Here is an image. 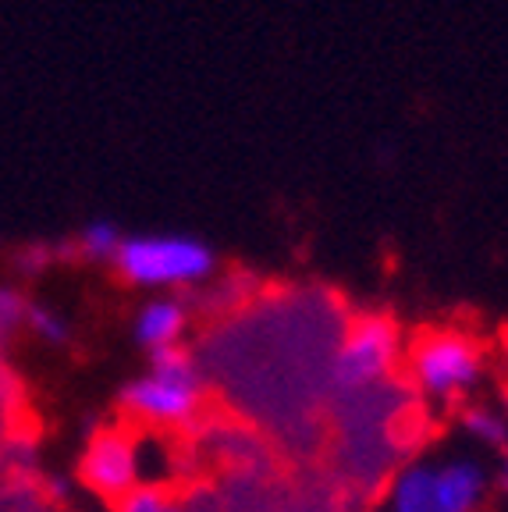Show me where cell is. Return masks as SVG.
<instances>
[{"label":"cell","instance_id":"6","mask_svg":"<svg viewBox=\"0 0 508 512\" xmlns=\"http://www.w3.org/2000/svg\"><path fill=\"white\" fill-rule=\"evenodd\" d=\"M146 434L132 424L100 427L79 459V484L100 502L118 505L143 484H157L146 459Z\"/></svg>","mask_w":508,"mask_h":512},{"label":"cell","instance_id":"8","mask_svg":"<svg viewBox=\"0 0 508 512\" xmlns=\"http://www.w3.org/2000/svg\"><path fill=\"white\" fill-rule=\"evenodd\" d=\"M455 424L473 448H484L498 459L508 452V409L498 402L469 399L466 406L455 409Z\"/></svg>","mask_w":508,"mask_h":512},{"label":"cell","instance_id":"1","mask_svg":"<svg viewBox=\"0 0 508 512\" xmlns=\"http://www.w3.org/2000/svg\"><path fill=\"white\" fill-rule=\"evenodd\" d=\"M498 488L494 470L466 448H423L377 495L384 512H484Z\"/></svg>","mask_w":508,"mask_h":512},{"label":"cell","instance_id":"5","mask_svg":"<svg viewBox=\"0 0 508 512\" xmlns=\"http://www.w3.org/2000/svg\"><path fill=\"white\" fill-rule=\"evenodd\" d=\"M114 267L128 285L175 296L185 288L207 285L217 271V256L207 242L189 235H128L114 256Z\"/></svg>","mask_w":508,"mask_h":512},{"label":"cell","instance_id":"14","mask_svg":"<svg viewBox=\"0 0 508 512\" xmlns=\"http://www.w3.org/2000/svg\"><path fill=\"white\" fill-rule=\"evenodd\" d=\"M501 512H508V498H505V505H501Z\"/></svg>","mask_w":508,"mask_h":512},{"label":"cell","instance_id":"13","mask_svg":"<svg viewBox=\"0 0 508 512\" xmlns=\"http://www.w3.org/2000/svg\"><path fill=\"white\" fill-rule=\"evenodd\" d=\"M366 512H384V509H381V505H374V509H366Z\"/></svg>","mask_w":508,"mask_h":512},{"label":"cell","instance_id":"11","mask_svg":"<svg viewBox=\"0 0 508 512\" xmlns=\"http://www.w3.org/2000/svg\"><path fill=\"white\" fill-rule=\"evenodd\" d=\"M29 306H32V299L22 296L18 288H4V292H0V328H4V335L11 338L18 328H25Z\"/></svg>","mask_w":508,"mask_h":512},{"label":"cell","instance_id":"3","mask_svg":"<svg viewBox=\"0 0 508 512\" xmlns=\"http://www.w3.org/2000/svg\"><path fill=\"white\" fill-rule=\"evenodd\" d=\"M484 370V345L462 328H427L409 338L405 384L434 409H459L477 399L473 392L484 381Z\"/></svg>","mask_w":508,"mask_h":512},{"label":"cell","instance_id":"7","mask_svg":"<svg viewBox=\"0 0 508 512\" xmlns=\"http://www.w3.org/2000/svg\"><path fill=\"white\" fill-rule=\"evenodd\" d=\"M189 324H192V310L182 296H153L135 310L132 335L150 356H157V352L185 345Z\"/></svg>","mask_w":508,"mask_h":512},{"label":"cell","instance_id":"2","mask_svg":"<svg viewBox=\"0 0 508 512\" xmlns=\"http://www.w3.org/2000/svg\"><path fill=\"white\" fill-rule=\"evenodd\" d=\"M210 399L207 367L196 360L189 345L150 356V367L121 388V413L125 424L139 431L167 434L189 431L203 420Z\"/></svg>","mask_w":508,"mask_h":512},{"label":"cell","instance_id":"15","mask_svg":"<svg viewBox=\"0 0 508 512\" xmlns=\"http://www.w3.org/2000/svg\"><path fill=\"white\" fill-rule=\"evenodd\" d=\"M50 512H57V509H50Z\"/></svg>","mask_w":508,"mask_h":512},{"label":"cell","instance_id":"4","mask_svg":"<svg viewBox=\"0 0 508 512\" xmlns=\"http://www.w3.org/2000/svg\"><path fill=\"white\" fill-rule=\"evenodd\" d=\"M405 352L409 342L395 317L381 310L356 313L331 349V395L349 399L395 384L405 374Z\"/></svg>","mask_w":508,"mask_h":512},{"label":"cell","instance_id":"10","mask_svg":"<svg viewBox=\"0 0 508 512\" xmlns=\"http://www.w3.org/2000/svg\"><path fill=\"white\" fill-rule=\"evenodd\" d=\"M121 242H125V239H121L118 228H114L111 221L86 224V228H82V235H79L82 256H89V260H111V264H114V256H118Z\"/></svg>","mask_w":508,"mask_h":512},{"label":"cell","instance_id":"9","mask_svg":"<svg viewBox=\"0 0 508 512\" xmlns=\"http://www.w3.org/2000/svg\"><path fill=\"white\" fill-rule=\"evenodd\" d=\"M25 331H32V335L40 338V342H47V345H68V338H72V324H68V317H64L61 310H54V306H47V303H32L29 306Z\"/></svg>","mask_w":508,"mask_h":512},{"label":"cell","instance_id":"12","mask_svg":"<svg viewBox=\"0 0 508 512\" xmlns=\"http://www.w3.org/2000/svg\"><path fill=\"white\" fill-rule=\"evenodd\" d=\"M505 409H508V402H505ZM494 480H498V491L508 498V452L498 459V466H494Z\"/></svg>","mask_w":508,"mask_h":512}]
</instances>
